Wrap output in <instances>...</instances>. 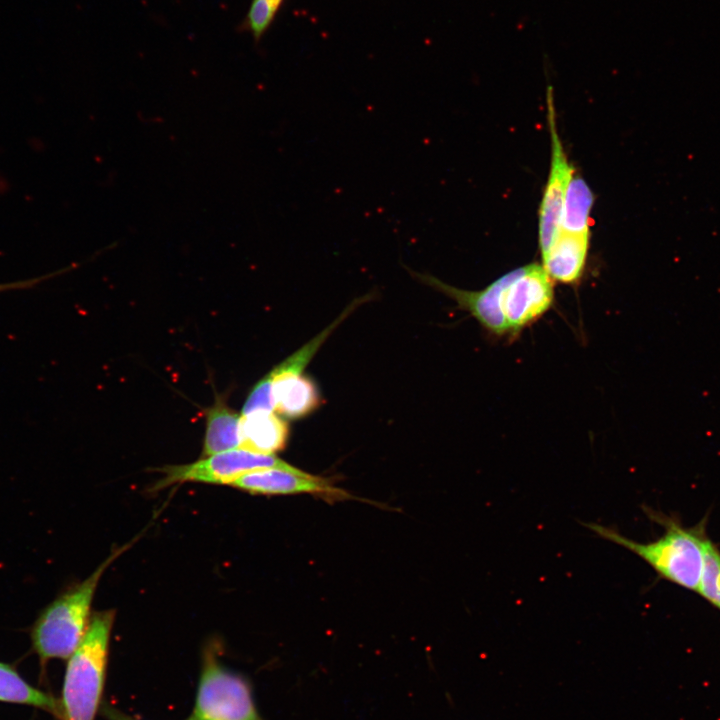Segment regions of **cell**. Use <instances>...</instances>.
Returning <instances> with one entry per match:
<instances>
[{
	"label": "cell",
	"mask_w": 720,
	"mask_h": 720,
	"mask_svg": "<svg viewBox=\"0 0 720 720\" xmlns=\"http://www.w3.org/2000/svg\"><path fill=\"white\" fill-rule=\"evenodd\" d=\"M278 8L268 0H252L248 15V28L258 40L272 23Z\"/></svg>",
	"instance_id": "2e32d148"
},
{
	"label": "cell",
	"mask_w": 720,
	"mask_h": 720,
	"mask_svg": "<svg viewBox=\"0 0 720 720\" xmlns=\"http://www.w3.org/2000/svg\"><path fill=\"white\" fill-rule=\"evenodd\" d=\"M240 415L218 399L208 408L203 456L239 448Z\"/></svg>",
	"instance_id": "7c38bea8"
},
{
	"label": "cell",
	"mask_w": 720,
	"mask_h": 720,
	"mask_svg": "<svg viewBox=\"0 0 720 720\" xmlns=\"http://www.w3.org/2000/svg\"><path fill=\"white\" fill-rule=\"evenodd\" d=\"M697 593L720 610V549L708 537L703 545V565Z\"/></svg>",
	"instance_id": "9a60e30c"
},
{
	"label": "cell",
	"mask_w": 720,
	"mask_h": 720,
	"mask_svg": "<svg viewBox=\"0 0 720 720\" xmlns=\"http://www.w3.org/2000/svg\"><path fill=\"white\" fill-rule=\"evenodd\" d=\"M102 711L108 720H138L109 705H105Z\"/></svg>",
	"instance_id": "d6986e66"
},
{
	"label": "cell",
	"mask_w": 720,
	"mask_h": 720,
	"mask_svg": "<svg viewBox=\"0 0 720 720\" xmlns=\"http://www.w3.org/2000/svg\"><path fill=\"white\" fill-rule=\"evenodd\" d=\"M589 236L561 232L542 257L543 268L552 280L575 284L583 274Z\"/></svg>",
	"instance_id": "30bf717a"
},
{
	"label": "cell",
	"mask_w": 720,
	"mask_h": 720,
	"mask_svg": "<svg viewBox=\"0 0 720 720\" xmlns=\"http://www.w3.org/2000/svg\"><path fill=\"white\" fill-rule=\"evenodd\" d=\"M593 202V193L585 180L573 173L565 194L561 232L589 236L590 212Z\"/></svg>",
	"instance_id": "4fadbf2b"
},
{
	"label": "cell",
	"mask_w": 720,
	"mask_h": 720,
	"mask_svg": "<svg viewBox=\"0 0 720 720\" xmlns=\"http://www.w3.org/2000/svg\"><path fill=\"white\" fill-rule=\"evenodd\" d=\"M547 115L551 136V166L539 209V247L542 257L561 233L566 190L573 175L556 125L553 90L547 89Z\"/></svg>",
	"instance_id": "52a82bcc"
},
{
	"label": "cell",
	"mask_w": 720,
	"mask_h": 720,
	"mask_svg": "<svg viewBox=\"0 0 720 720\" xmlns=\"http://www.w3.org/2000/svg\"><path fill=\"white\" fill-rule=\"evenodd\" d=\"M419 281L455 301L490 334L513 340L541 318L553 305L552 279L538 264H529L502 275L480 291H467L438 278L407 269Z\"/></svg>",
	"instance_id": "6da1fadb"
},
{
	"label": "cell",
	"mask_w": 720,
	"mask_h": 720,
	"mask_svg": "<svg viewBox=\"0 0 720 720\" xmlns=\"http://www.w3.org/2000/svg\"><path fill=\"white\" fill-rule=\"evenodd\" d=\"M268 1L271 2L274 6H276L279 9L284 0H268Z\"/></svg>",
	"instance_id": "ffe728a7"
},
{
	"label": "cell",
	"mask_w": 720,
	"mask_h": 720,
	"mask_svg": "<svg viewBox=\"0 0 720 720\" xmlns=\"http://www.w3.org/2000/svg\"><path fill=\"white\" fill-rule=\"evenodd\" d=\"M265 468L292 469L294 466L274 454H261L236 448L205 456L189 464L162 467L160 471L163 476L151 491H159L186 482L231 485L241 475Z\"/></svg>",
	"instance_id": "8992f818"
},
{
	"label": "cell",
	"mask_w": 720,
	"mask_h": 720,
	"mask_svg": "<svg viewBox=\"0 0 720 720\" xmlns=\"http://www.w3.org/2000/svg\"><path fill=\"white\" fill-rule=\"evenodd\" d=\"M185 720H264L249 682L206 649L193 710Z\"/></svg>",
	"instance_id": "5b68a950"
},
{
	"label": "cell",
	"mask_w": 720,
	"mask_h": 720,
	"mask_svg": "<svg viewBox=\"0 0 720 720\" xmlns=\"http://www.w3.org/2000/svg\"><path fill=\"white\" fill-rule=\"evenodd\" d=\"M230 486L257 495L309 493L329 502L353 498L346 490L333 485L329 479L296 467L253 470L238 477Z\"/></svg>",
	"instance_id": "ba28073f"
},
{
	"label": "cell",
	"mask_w": 720,
	"mask_h": 720,
	"mask_svg": "<svg viewBox=\"0 0 720 720\" xmlns=\"http://www.w3.org/2000/svg\"><path fill=\"white\" fill-rule=\"evenodd\" d=\"M275 403L273 398V388L270 380L263 377L251 390L241 415H248L254 412H273Z\"/></svg>",
	"instance_id": "e0dca14e"
},
{
	"label": "cell",
	"mask_w": 720,
	"mask_h": 720,
	"mask_svg": "<svg viewBox=\"0 0 720 720\" xmlns=\"http://www.w3.org/2000/svg\"><path fill=\"white\" fill-rule=\"evenodd\" d=\"M648 516L665 528L658 539L650 542L631 540L615 529L596 523L584 525L599 537L618 544L644 560L659 577L684 589L698 590L702 565L706 519L693 527H684L678 520L647 509Z\"/></svg>",
	"instance_id": "7a4b0ae2"
},
{
	"label": "cell",
	"mask_w": 720,
	"mask_h": 720,
	"mask_svg": "<svg viewBox=\"0 0 720 720\" xmlns=\"http://www.w3.org/2000/svg\"><path fill=\"white\" fill-rule=\"evenodd\" d=\"M275 410L281 416L298 419L320 406L321 398L314 382L306 376L292 375L271 379Z\"/></svg>",
	"instance_id": "8fae6325"
},
{
	"label": "cell",
	"mask_w": 720,
	"mask_h": 720,
	"mask_svg": "<svg viewBox=\"0 0 720 720\" xmlns=\"http://www.w3.org/2000/svg\"><path fill=\"white\" fill-rule=\"evenodd\" d=\"M114 609L94 612L86 633L68 658L60 704L63 720H94L103 695Z\"/></svg>",
	"instance_id": "3957f363"
},
{
	"label": "cell",
	"mask_w": 720,
	"mask_h": 720,
	"mask_svg": "<svg viewBox=\"0 0 720 720\" xmlns=\"http://www.w3.org/2000/svg\"><path fill=\"white\" fill-rule=\"evenodd\" d=\"M47 277H49V276L46 275L44 277H37V278H33V279H28V280L9 282V283H0V292L15 290V289L30 288V287L38 284L41 280L46 279Z\"/></svg>",
	"instance_id": "ac0fdd59"
},
{
	"label": "cell",
	"mask_w": 720,
	"mask_h": 720,
	"mask_svg": "<svg viewBox=\"0 0 720 720\" xmlns=\"http://www.w3.org/2000/svg\"><path fill=\"white\" fill-rule=\"evenodd\" d=\"M132 543L113 551L84 581L50 603L31 631L34 651L42 664L51 659H68L82 641L90 623V610L101 576Z\"/></svg>",
	"instance_id": "277c9868"
},
{
	"label": "cell",
	"mask_w": 720,
	"mask_h": 720,
	"mask_svg": "<svg viewBox=\"0 0 720 720\" xmlns=\"http://www.w3.org/2000/svg\"><path fill=\"white\" fill-rule=\"evenodd\" d=\"M239 448L261 454H274L288 441L289 427L273 412H254L240 417Z\"/></svg>",
	"instance_id": "9c48e42d"
},
{
	"label": "cell",
	"mask_w": 720,
	"mask_h": 720,
	"mask_svg": "<svg viewBox=\"0 0 720 720\" xmlns=\"http://www.w3.org/2000/svg\"><path fill=\"white\" fill-rule=\"evenodd\" d=\"M0 701L34 706L60 717L59 701L30 685L12 666L2 662H0Z\"/></svg>",
	"instance_id": "5bb4252c"
}]
</instances>
